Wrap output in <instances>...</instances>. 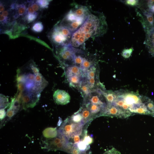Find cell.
<instances>
[{
    "label": "cell",
    "mask_w": 154,
    "mask_h": 154,
    "mask_svg": "<svg viewBox=\"0 0 154 154\" xmlns=\"http://www.w3.org/2000/svg\"><path fill=\"white\" fill-rule=\"evenodd\" d=\"M107 28L106 18L103 13H91L83 25L72 34L70 44L79 49L90 38L103 35Z\"/></svg>",
    "instance_id": "6da1fadb"
},
{
    "label": "cell",
    "mask_w": 154,
    "mask_h": 154,
    "mask_svg": "<svg viewBox=\"0 0 154 154\" xmlns=\"http://www.w3.org/2000/svg\"><path fill=\"white\" fill-rule=\"evenodd\" d=\"M91 13L87 7L76 5L68 12L60 24L73 34L83 25Z\"/></svg>",
    "instance_id": "7a4b0ae2"
},
{
    "label": "cell",
    "mask_w": 154,
    "mask_h": 154,
    "mask_svg": "<svg viewBox=\"0 0 154 154\" xmlns=\"http://www.w3.org/2000/svg\"><path fill=\"white\" fill-rule=\"evenodd\" d=\"M72 34L66 27L56 24L49 33L48 37L56 48L70 44Z\"/></svg>",
    "instance_id": "3957f363"
},
{
    "label": "cell",
    "mask_w": 154,
    "mask_h": 154,
    "mask_svg": "<svg viewBox=\"0 0 154 154\" xmlns=\"http://www.w3.org/2000/svg\"><path fill=\"white\" fill-rule=\"evenodd\" d=\"M88 125L76 124L72 122L69 117L66 118L58 129V133L68 141L77 135H81Z\"/></svg>",
    "instance_id": "277c9868"
},
{
    "label": "cell",
    "mask_w": 154,
    "mask_h": 154,
    "mask_svg": "<svg viewBox=\"0 0 154 154\" xmlns=\"http://www.w3.org/2000/svg\"><path fill=\"white\" fill-rule=\"evenodd\" d=\"M56 48V56L65 68L74 65V56L78 49L73 47L70 44Z\"/></svg>",
    "instance_id": "5b68a950"
},
{
    "label": "cell",
    "mask_w": 154,
    "mask_h": 154,
    "mask_svg": "<svg viewBox=\"0 0 154 154\" xmlns=\"http://www.w3.org/2000/svg\"><path fill=\"white\" fill-rule=\"evenodd\" d=\"M68 141L66 138L58 133L56 137L43 141L42 148L48 151L59 150L65 151Z\"/></svg>",
    "instance_id": "8992f818"
},
{
    "label": "cell",
    "mask_w": 154,
    "mask_h": 154,
    "mask_svg": "<svg viewBox=\"0 0 154 154\" xmlns=\"http://www.w3.org/2000/svg\"><path fill=\"white\" fill-rule=\"evenodd\" d=\"M40 93L32 90H24L21 97H18L23 109L33 108L38 101Z\"/></svg>",
    "instance_id": "52a82bcc"
},
{
    "label": "cell",
    "mask_w": 154,
    "mask_h": 154,
    "mask_svg": "<svg viewBox=\"0 0 154 154\" xmlns=\"http://www.w3.org/2000/svg\"><path fill=\"white\" fill-rule=\"evenodd\" d=\"M139 8L141 11L137 9V15L146 32L154 27V14L147 9Z\"/></svg>",
    "instance_id": "ba28073f"
},
{
    "label": "cell",
    "mask_w": 154,
    "mask_h": 154,
    "mask_svg": "<svg viewBox=\"0 0 154 154\" xmlns=\"http://www.w3.org/2000/svg\"><path fill=\"white\" fill-rule=\"evenodd\" d=\"M102 116L116 117L125 118L129 116L119 107L112 105H107L105 109Z\"/></svg>",
    "instance_id": "9c48e42d"
},
{
    "label": "cell",
    "mask_w": 154,
    "mask_h": 154,
    "mask_svg": "<svg viewBox=\"0 0 154 154\" xmlns=\"http://www.w3.org/2000/svg\"><path fill=\"white\" fill-rule=\"evenodd\" d=\"M53 99L55 102L58 105H64L70 102V97L66 91L58 89L54 92Z\"/></svg>",
    "instance_id": "30bf717a"
},
{
    "label": "cell",
    "mask_w": 154,
    "mask_h": 154,
    "mask_svg": "<svg viewBox=\"0 0 154 154\" xmlns=\"http://www.w3.org/2000/svg\"><path fill=\"white\" fill-rule=\"evenodd\" d=\"M82 105L89 110L93 119L102 116L107 106L91 104L84 102H83Z\"/></svg>",
    "instance_id": "8fae6325"
},
{
    "label": "cell",
    "mask_w": 154,
    "mask_h": 154,
    "mask_svg": "<svg viewBox=\"0 0 154 154\" xmlns=\"http://www.w3.org/2000/svg\"><path fill=\"white\" fill-rule=\"evenodd\" d=\"M146 32V38L145 43L149 52L154 56V27Z\"/></svg>",
    "instance_id": "7c38bea8"
},
{
    "label": "cell",
    "mask_w": 154,
    "mask_h": 154,
    "mask_svg": "<svg viewBox=\"0 0 154 154\" xmlns=\"http://www.w3.org/2000/svg\"><path fill=\"white\" fill-rule=\"evenodd\" d=\"M48 82L40 73L36 74L35 80V91L40 93L47 86Z\"/></svg>",
    "instance_id": "4fadbf2b"
},
{
    "label": "cell",
    "mask_w": 154,
    "mask_h": 154,
    "mask_svg": "<svg viewBox=\"0 0 154 154\" xmlns=\"http://www.w3.org/2000/svg\"><path fill=\"white\" fill-rule=\"evenodd\" d=\"M96 64L95 58L93 56L85 55L80 68L84 72Z\"/></svg>",
    "instance_id": "5bb4252c"
},
{
    "label": "cell",
    "mask_w": 154,
    "mask_h": 154,
    "mask_svg": "<svg viewBox=\"0 0 154 154\" xmlns=\"http://www.w3.org/2000/svg\"><path fill=\"white\" fill-rule=\"evenodd\" d=\"M66 77L70 86L78 90L81 85L84 76L75 75Z\"/></svg>",
    "instance_id": "9a60e30c"
},
{
    "label": "cell",
    "mask_w": 154,
    "mask_h": 154,
    "mask_svg": "<svg viewBox=\"0 0 154 154\" xmlns=\"http://www.w3.org/2000/svg\"><path fill=\"white\" fill-rule=\"evenodd\" d=\"M20 103L19 100L17 98L12 100L11 106L7 110L6 116L11 118L19 111L20 107Z\"/></svg>",
    "instance_id": "2e32d148"
},
{
    "label": "cell",
    "mask_w": 154,
    "mask_h": 154,
    "mask_svg": "<svg viewBox=\"0 0 154 154\" xmlns=\"http://www.w3.org/2000/svg\"><path fill=\"white\" fill-rule=\"evenodd\" d=\"M65 72L66 77L75 75L84 76L83 71L75 65L65 67Z\"/></svg>",
    "instance_id": "e0dca14e"
},
{
    "label": "cell",
    "mask_w": 154,
    "mask_h": 154,
    "mask_svg": "<svg viewBox=\"0 0 154 154\" xmlns=\"http://www.w3.org/2000/svg\"><path fill=\"white\" fill-rule=\"evenodd\" d=\"M27 3L25 2L21 3H16L15 7V14L13 18L15 19L25 15L27 7Z\"/></svg>",
    "instance_id": "ac0fdd59"
},
{
    "label": "cell",
    "mask_w": 154,
    "mask_h": 154,
    "mask_svg": "<svg viewBox=\"0 0 154 154\" xmlns=\"http://www.w3.org/2000/svg\"><path fill=\"white\" fill-rule=\"evenodd\" d=\"M79 110L82 114L85 123L89 125V123L93 120L90 110L82 105Z\"/></svg>",
    "instance_id": "d6986e66"
},
{
    "label": "cell",
    "mask_w": 154,
    "mask_h": 154,
    "mask_svg": "<svg viewBox=\"0 0 154 154\" xmlns=\"http://www.w3.org/2000/svg\"><path fill=\"white\" fill-rule=\"evenodd\" d=\"M58 130L56 127L46 128L42 132L43 136L47 139L56 137L58 136Z\"/></svg>",
    "instance_id": "ffe728a7"
},
{
    "label": "cell",
    "mask_w": 154,
    "mask_h": 154,
    "mask_svg": "<svg viewBox=\"0 0 154 154\" xmlns=\"http://www.w3.org/2000/svg\"><path fill=\"white\" fill-rule=\"evenodd\" d=\"M142 100L149 112L151 116L154 117V101L149 98L142 95Z\"/></svg>",
    "instance_id": "44dd1931"
},
{
    "label": "cell",
    "mask_w": 154,
    "mask_h": 154,
    "mask_svg": "<svg viewBox=\"0 0 154 154\" xmlns=\"http://www.w3.org/2000/svg\"><path fill=\"white\" fill-rule=\"evenodd\" d=\"M103 95L106 100L108 105L112 104L116 99V95L115 91L106 90L104 92Z\"/></svg>",
    "instance_id": "7402d4cb"
},
{
    "label": "cell",
    "mask_w": 154,
    "mask_h": 154,
    "mask_svg": "<svg viewBox=\"0 0 154 154\" xmlns=\"http://www.w3.org/2000/svg\"><path fill=\"white\" fill-rule=\"evenodd\" d=\"M70 120L74 123L79 124H86L85 123L82 114L79 110L77 112L75 113L71 117H69Z\"/></svg>",
    "instance_id": "603a6c76"
},
{
    "label": "cell",
    "mask_w": 154,
    "mask_h": 154,
    "mask_svg": "<svg viewBox=\"0 0 154 154\" xmlns=\"http://www.w3.org/2000/svg\"><path fill=\"white\" fill-rule=\"evenodd\" d=\"M78 90L84 98L88 96L92 92L89 86L83 81Z\"/></svg>",
    "instance_id": "cb8c5ba5"
},
{
    "label": "cell",
    "mask_w": 154,
    "mask_h": 154,
    "mask_svg": "<svg viewBox=\"0 0 154 154\" xmlns=\"http://www.w3.org/2000/svg\"><path fill=\"white\" fill-rule=\"evenodd\" d=\"M44 29V26L42 23L40 21H37L32 26V30L36 33H40Z\"/></svg>",
    "instance_id": "d4e9b609"
},
{
    "label": "cell",
    "mask_w": 154,
    "mask_h": 154,
    "mask_svg": "<svg viewBox=\"0 0 154 154\" xmlns=\"http://www.w3.org/2000/svg\"><path fill=\"white\" fill-rule=\"evenodd\" d=\"M0 109H5L9 105L8 98L5 96L0 94Z\"/></svg>",
    "instance_id": "484cf974"
},
{
    "label": "cell",
    "mask_w": 154,
    "mask_h": 154,
    "mask_svg": "<svg viewBox=\"0 0 154 154\" xmlns=\"http://www.w3.org/2000/svg\"><path fill=\"white\" fill-rule=\"evenodd\" d=\"M25 19L28 23L34 21L37 18L38 13L35 12L34 13L25 14Z\"/></svg>",
    "instance_id": "4316f807"
},
{
    "label": "cell",
    "mask_w": 154,
    "mask_h": 154,
    "mask_svg": "<svg viewBox=\"0 0 154 154\" xmlns=\"http://www.w3.org/2000/svg\"><path fill=\"white\" fill-rule=\"evenodd\" d=\"M76 145L78 149L81 151H86L89 149V146L88 145L82 140H81Z\"/></svg>",
    "instance_id": "83f0119b"
},
{
    "label": "cell",
    "mask_w": 154,
    "mask_h": 154,
    "mask_svg": "<svg viewBox=\"0 0 154 154\" xmlns=\"http://www.w3.org/2000/svg\"><path fill=\"white\" fill-rule=\"evenodd\" d=\"M133 50V49L132 47L128 49H124L122 51L121 54L123 58H127L131 56Z\"/></svg>",
    "instance_id": "f1b7e54d"
},
{
    "label": "cell",
    "mask_w": 154,
    "mask_h": 154,
    "mask_svg": "<svg viewBox=\"0 0 154 154\" xmlns=\"http://www.w3.org/2000/svg\"><path fill=\"white\" fill-rule=\"evenodd\" d=\"M50 1L39 0L36 1V2L38 5L42 9L47 8L49 4Z\"/></svg>",
    "instance_id": "f546056e"
},
{
    "label": "cell",
    "mask_w": 154,
    "mask_h": 154,
    "mask_svg": "<svg viewBox=\"0 0 154 154\" xmlns=\"http://www.w3.org/2000/svg\"><path fill=\"white\" fill-rule=\"evenodd\" d=\"M28 2L31 5L35 12L38 13L37 12L39 11L40 8L35 1H31Z\"/></svg>",
    "instance_id": "4dcf8cb0"
},
{
    "label": "cell",
    "mask_w": 154,
    "mask_h": 154,
    "mask_svg": "<svg viewBox=\"0 0 154 154\" xmlns=\"http://www.w3.org/2000/svg\"><path fill=\"white\" fill-rule=\"evenodd\" d=\"M82 140L88 146H89V145L93 142L92 138L90 136L87 135V134L84 136Z\"/></svg>",
    "instance_id": "1f68e13d"
},
{
    "label": "cell",
    "mask_w": 154,
    "mask_h": 154,
    "mask_svg": "<svg viewBox=\"0 0 154 154\" xmlns=\"http://www.w3.org/2000/svg\"><path fill=\"white\" fill-rule=\"evenodd\" d=\"M147 3L148 8L146 9L154 14V0L148 1Z\"/></svg>",
    "instance_id": "d6a6232c"
},
{
    "label": "cell",
    "mask_w": 154,
    "mask_h": 154,
    "mask_svg": "<svg viewBox=\"0 0 154 154\" xmlns=\"http://www.w3.org/2000/svg\"><path fill=\"white\" fill-rule=\"evenodd\" d=\"M126 4L132 6L138 5H139V1L136 0H128L125 1Z\"/></svg>",
    "instance_id": "836d02e7"
},
{
    "label": "cell",
    "mask_w": 154,
    "mask_h": 154,
    "mask_svg": "<svg viewBox=\"0 0 154 154\" xmlns=\"http://www.w3.org/2000/svg\"><path fill=\"white\" fill-rule=\"evenodd\" d=\"M103 154H121L120 152L115 148L105 151Z\"/></svg>",
    "instance_id": "e575fe53"
},
{
    "label": "cell",
    "mask_w": 154,
    "mask_h": 154,
    "mask_svg": "<svg viewBox=\"0 0 154 154\" xmlns=\"http://www.w3.org/2000/svg\"><path fill=\"white\" fill-rule=\"evenodd\" d=\"M9 18L5 17L1 14H0V21L1 24L4 25L7 24L9 21Z\"/></svg>",
    "instance_id": "d590c367"
},
{
    "label": "cell",
    "mask_w": 154,
    "mask_h": 154,
    "mask_svg": "<svg viewBox=\"0 0 154 154\" xmlns=\"http://www.w3.org/2000/svg\"><path fill=\"white\" fill-rule=\"evenodd\" d=\"M35 13L34 11L33 8L29 3V5L27 7L25 14L34 13Z\"/></svg>",
    "instance_id": "8d00e7d4"
},
{
    "label": "cell",
    "mask_w": 154,
    "mask_h": 154,
    "mask_svg": "<svg viewBox=\"0 0 154 154\" xmlns=\"http://www.w3.org/2000/svg\"><path fill=\"white\" fill-rule=\"evenodd\" d=\"M6 114L4 109H0V120L1 121L5 117Z\"/></svg>",
    "instance_id": "74e56055"
},
{
    "label": "cell",
    "mask_w": 154,
    "mask_h": 154,
    "mask_svg": "<svg viewBox=\"0 0 154 154\" xmlns=\"http://www.w3.org/2000/svg\"><path fill=\"white\" fill-rule=\"evenodd\" d=\"M1 14L5 17L9 18V10H5L1 13Z\"/></svg>",
    "instance_id": "f35d334b"
},
{
    "label": "cell",
    "mask_w": 154,
    "mask_h": 154,
    "mask_svg": "<svg viewBox=\"0 0 154 154\" xmlns=\"http://www.w3.org/2000/svg\"><path fill=\"white\" fill-rule=\"evenodd\" d=\"M5 5L1 1L0 4V12L2 13L5 11Z\"/></svg>",
    "instance_id": "ab89813d"
}]
</instances>
